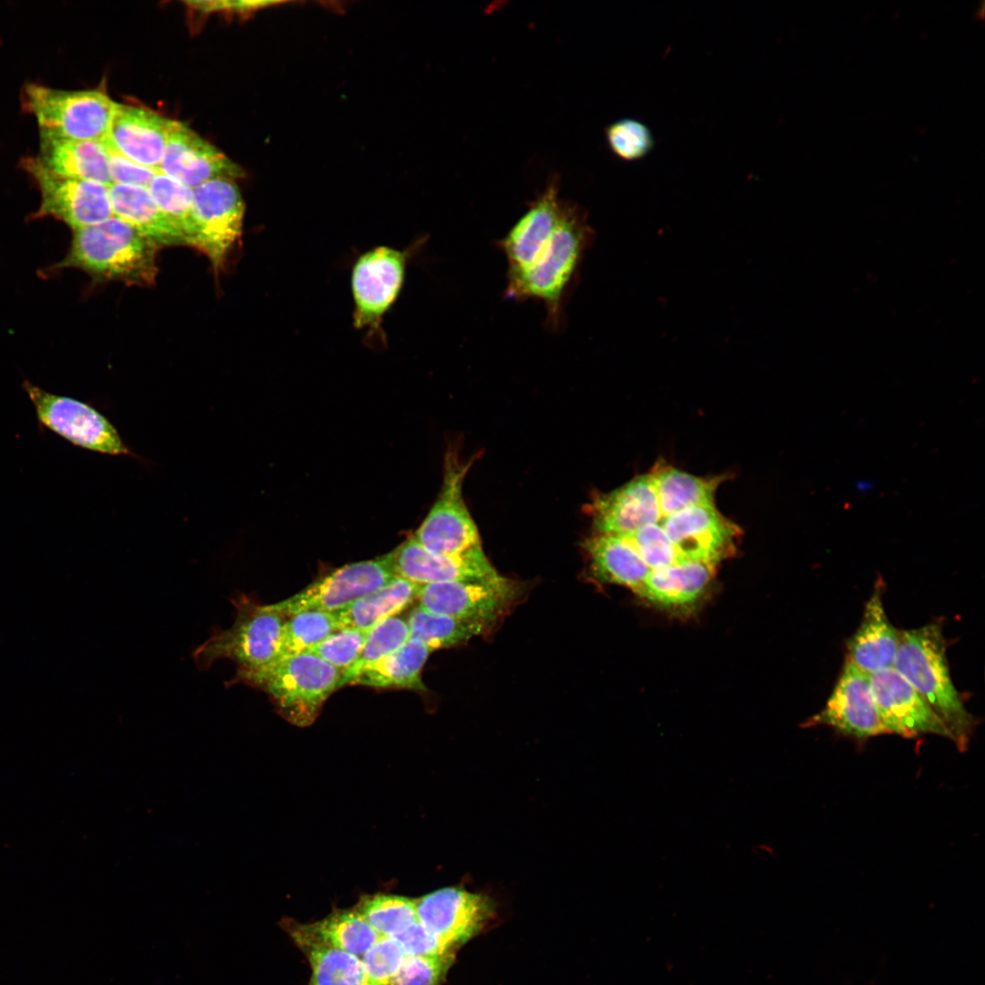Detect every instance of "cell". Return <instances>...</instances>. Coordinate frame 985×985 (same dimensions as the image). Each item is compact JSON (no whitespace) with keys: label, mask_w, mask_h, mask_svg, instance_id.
<instances>
[{"label":"cell","mask_w":985,"mask_h":985,"mask_svg":"<svg viewBox=\"0 0 985 985\" xmlns=\"http://www.w3.org/2000/svg\"><path fill=\"white\" fill-rule=\"evenodd\" d=\"M946 649L939 622L900 630L894 669L915 689L963 752L977 722L952 681Z\"/></svg>","instance_id":"1"},{"label":"cell","mask_w":985,"mask_h":985,"mask_svg":"<svg viewBox=\"0 0 985 985\" xmlns=\"http://www.w3.org/2000/svg\"><path fill=\"white\" fill-rule=\"evenodd\" d=\"M593 236L584 210L565 201L556 228L533 263L519 273L507 275L506 297L542 301L548 326L560 328L565 294Z\"/></svg>","instance_id":"2"},{"label":"cell","mask_w":985,"mask_h":985,"mask_svg":"<svg viewBox=\"0 0 985 985\" xmlns=\"http://www.w3.org/2000/svg\"><path fill=\"white\" fill-rule=\"evenodd\" d=\"M160 245L129 223L112 216L99 223L73 230L67 255L54 269L78 268L98 280L130 285H150L158 273Z\"/></svg>","instance_id":"3"},{"label":"cell","mask_w":985,"mask_h":985,"mask_svg":"<svg viewBox=\"0 0 985 985\" xmlns=\"http://www.w3.org/2000/svg\"><path fill=\"white\" fill-rule=\"evenodd\" d=\"M341 672L310 653L275 659L260 669L236 671L227 685L243 683L264 691L289 722L306 727L337 689Z\"/></svg>","instance_id":"4"},{"label":"cell","mask_w":985,"mask_h":985,"mask_svg":"<svg viewBox=\"0 0 985 985\" xmlns=\"http://www.w3.org/2000/svg\"><path fill=\"white\" fill-rule=\"evenodd\" d=\"M235 617L226 629H217L192 653L198 669H208L220 659L237 665L236 671H250L276 658L285 617L271 605H259L244 595L231 599Z\"/></svg>","instance_id":"5"},{"label":"cell","mask_w":985,"mask_h":985,"mask_svg":"<svg viewBox=\"0 0 985 985\" xmlns=\"http://www.w3.org/2000/svg\"><path fill=\"white\" fill-rule=\"evenodd\" d=\"M21 104L36 118L40 136L103 140L118 102L101 89L65 90L30 82L22 88Z\"/></svg>","instance_id":"6"},{"label":"cell","mask_w":985,"mask_h":985,"mask_svg":"<svg viewBox=\"0 0 985 985\" xmlns=\"http://www.w3.org/2000/svg\"><path fill=\"white\" fill-rule=\"evenodd\" d=\"M423 243L419 240L405 250L380 245L360 254L351 271L353 326L365 336L371 347L386 346L384 316L398 299L406 276L408 263Z\"/></svg>","instance_id":"7"},{"label":"cell","mask_w":985,"mask_h":985,"mask_svg":"<svg viewBox=\"0 0 985 985\" xmlns=\"http://www.w3.org/2000/svg\"><path fill=\"white\" fill-rule=\"evenodd\" d=\"M470 466L471 462L461 461L454 451L447 452L438 498L412 534L432 553L453 557L483 553L477 526L462 495L463 481Z\"/></svg>","instance_id":"8"},{"label":"cell","mask_w":985,"mask_h":985,"mask_svg":"<svg viewBox=\"0 0 985 985\" xmlns=\"http://www.w3.org/2000/svg\"><path fill=\"white\" fill-rule=\"evenodd\" d=\"M21 166L40 192L41 202L35 218L50 216L76 230L113 216L108 186L58 174L37 157L22 159Z\"/></svg>","instance_id":"9"},{"label":"cell","mask_w":985,"mask_h":985,"mask_svg":"<svg viewBox=\"0 0 985 985\" xmlns=\"http://www.w3.org/2000/svg\"><path fill=\"white\" fill-rule=\"evenodd\" d=\"M395 576L391 551L374 559L337 568L297 594L271 607L284 617L306 611L335 613L385 586Z\"/></svg>","instance_id":"10"},{"label":"cell","mask_w":985,"mask_h":985,"mask_svg":"<svg viewBox=\"0 0 985 985\" xmlns=\"http://www.w3.org/2000/svg\"><path fill=\"white\" fill-rule=\"evenodd\" d=\"M23 388L41 424L76 446L109 455H133L114 426L80 400L50 393L29 381Z\"/></svg>","instance_id":"11"},{"label":"cell","mask_w":985,"mask_h":985,"mask_svg":"<svg viewBox=\"0 0 985 985\" xmlns=\"http://www.w3.org/2000/svg\"><path fill=\"white\" fill-rule=\"evenodd\" d=\"M245 204L233 180L216 179L193 189L192 246L219 272L242 234Z\"/></svg>","instance_id":"12"},{"label":"cell","mask_w":985,"mask_h":985,"mask_svg":"<svg viewBox=\"0 0 985 985\" xmlns=\"http://www.w3.org/2000/svg\"><path fill=\"white\" fill-rule=\"evenodd\" d=\"M521 592L520 584L498 574L482 580L422 585L417 598L418 606L428 611L491 627Z\"/></svg>","instance_id":"13"},{"label":"cell","mask_w":985,"mask_h":985,"mask_svg":"<svg viewBox=\"0 0 985 985\" xmlns=\"http://www.w3.org/2000/svg\"><path fill=\"white\" fill-rule=\"evenodd\" d=\"M819 725L859 740L889 733L877 711L869 674L847 658L824 707L802 727Z\"/></svg>","instance_id":"14"},{"label":"cell","mask_w":985,"mask_h":985,"mask_svg":"<svg viewBox=\"0 0 985 985\" xmlns=\"http://www.w3.org/2000/svg\"><path fill=\"white\" fill-rule=\"evenodd\" d=\"M419 922L454 949L477 935L493 912L488 897L445 887L415 900Z\"/></svg>","instance_id":"15"},{"label":"cell","mask_w":985,"mask_h":985,"mask_svg":"<svg viewBox=\"0 0 985 985\" xmlns=\"http://www.w3.org/2000/svg\"><path fill=\"white\" fill-rule=\"evenodd\" d=\"M658 524L683 561L716 565L734 553L738 528L714 505L689 507Z\"/></svg>","instance_id":"16"},{"label":"cell","mask_w":985,"mask_h":985,"mask_svg":"<svg viewBox=\"0 0 985 985\" xmlns=\"http://www.w3.org/2000/svg\"><path fill=\"white\" fill-rule=\"evenodd\" d=\"M160 172L192 188L216 179L234 181L243 169L187 125L172 120Z\"/></svg>","instance_id":"17"},{"label":"cell","mask_w":985,"mask_h":985,"mask_svg":"<svg viewBox=\"0 0 985 985\" xmlns=\"http://www.w3.org/2000/svg\"><path fill=\"white\" fill-rule=\"evenodd\" d=\"M869 678L877 711L889 733L904 738L935 734L951 741L945 725L894 668Z\"/></svg>","instance_id":"18"},{"label":"cell","mask_w":985,"mask_h":985,"mask_svg":"<svg viewBox=\"0 0 985 985\" xmlns=\"http://www.w3.org/2000/svg\"><path fill=\"white\" fill-rule=\"evenodd\" d=\"M597 534L629 535L662 518L649 473L610 493L597 494L589 505Z\"/></svg>","instance_id":"19"},{"label":"cell","mask_w":985,"mask_h":985,"mask_svg":"<svg viewBox=\"0 0 985 985\" xmlns=\"http://www.w3.org/2000/svg\"><path fill=\"white\" fill-rule=\"evenodd\" d=\"M395 575L419 586L455 581H472L498 575L484 552L453 557L432 553L410 535L393 550Z\"/></svg>","instance_id":"20"},{"label":"cell","mask_w":985,"mask_h":985,"mask_svg":"<svg viewBox=\"0 0 985 985\" xmlns=\"http://www.w3.org/2000/svg\"><path fill=\"white\" fill-rule=\"evenodd\" d=\"M555 179L499 242L508 264L507 275L526 269L552 236L565 204Z\"/></svg>","instance_id":"21"},{"label":"cell","mask_w":985,"mask_h":985,"mask_svg":"<svg viewBox=\"0 0 985 985\" xmlns=\"http://www.w3.org/2000/svg\"><path fill=\"white\" fill-rule=\"evenodd\" d=\"M171 121L150 109L118 103L106 140L129 160L159 171Z\"/></svg>","instance_id":"22"},{"label":"cell","mask_w":985,"mask_h":985,"mask_svg":"<svg viewBox=\"0 0 985 985\" xmlns=\"http://www.w3.org/2000/svg\"><path fill=\"white\" fill-rule=\"evenodd\" d=\"M884 587L878 577L860 624L846 642V658L869 675L894 668L899 645L900 630L892 625L885 610Z\"/></svg>","instance_id":"23"},{"label":"cell","mask_w":985,"mask_h":985,"mask_svg":"<svg viewBox=\"0 0 985 985\" xmlns=\"http://www.w3.org/2000/svg\"><path fill=\"white\" fill-rule=\"evenodd\" d=\"M40 161L53 171L75 179L112 184L103 140L40 136Z\"/></svg>","instance_id":"24"},{"label":"cell","mask_w":985,"mask_h":985,"mask_svg":"<svg viewBox=\"0 0 985 985\" xmlns=\"http://www.w3.org/2000/svg\"><path fill=\"white\" fill-rule=\"evenodd\" d=\"M109 193L113 216L161 247L186 244L180 232L162 213L148 187L112 183L109 186Z\"/></svg>","instance_id":"25"},{"label":"cell","mask_w":985,"mask_h":985,"mask_svg":"<svg viewBox=\"0 0 985 985\" xmlns=\"http://www.w3.org/2000/svg\"><path fill=\"white\" fill-rule=\"evenodd\" d=\"M715 565L707 562L684 561L652 569L636 594L663 607L691 604L712 579Z\"/></svg>","instance_id":"26"},{"label":"cell","mask_w":985,"mask_h":985,"mask_svg":"<svg viewBox=\"0 0 985 985\" xmlns=\"http://www.w3.org/2000/svg\"><path fill=\"white\" fill-rule=\"evenodd\" d=\"M584 546L601 582L622 585L636 593L651 571L625 536L596 534Z\"/></svg>","instance_id":"27"},{"label":"cell","mask_w":985,"mask_h":985,"mask_svg":"<svg viewBox=\"0 0 985 985\" xmlns=\"http://www.w3.org/2000/svg\"><path fill=\"white\" fill-rule=\"evenodd\" d=\"M288 933L309 961L310 985H378L368 977L360 958L315 938L299 924L288 926Z\"/></svg>","instance_id":"28"},{"label":"cell","mask_w":985,"mask_h":985,"mask_svg":"<svg viewBox=\"0 0 985 985\" xmlns=\"http://www.w3.org/2000/svg\"><path fill=\"white\" fill-rule=\"evenodd\" d=\"M419 588V585L396 575L385 586L333 613L338 629L370 630L409 606L417 598Z\"/></svg>","instance_id":"29"},{"label":"cell","mask_w":985,"mask_h":985,"mask_svg":"<svg viewBox=\"0 0 985 985\" xmlns=\"http://www.w3.org/2000/svg\"><path fill=\"white\" fill-rule=\"evenodd\" d=\"M662 517L697 505H714L721 477L702 478L658 463L649 472Z\"/></svg>","instance_id":"30"},{"label":"cell","mask_w":985,"mask_h":985,"mask_svg":"<svg viewBox=\"0 0 985 985\" xmlns=\"http://www.w3.org/2000/svg\"><path fill=\"white\" fill-rule=\"evenodd\" d=\"M430 652L420 640L410 638L398 650L367 668L351 685L424 691L426 687L421 680V669Z\"/></svg>","instance_id":"31"},{"label":"cell","mask_w":985,"mask_h":985,"mask_svg":"<svg viewBox=\"0 0 985 985\" xmlns=\"http://www.w3.org/2000/svg\"><path fill=\"white\" fill-rule=\"evenodd\" d=\"M299 926L325 944L358 958L380 938L355 909L336 910L319 921Z\"/></svg>","instance_id":"32"},{"label":"cell","mask_w":985,"mask_h":985,"mask_svg":"<svg viewBox=\"0 0 985 985\" xmlns=\"http://www.w3.org/2000/svg\"><path fill=\"white\" fill-rule=\"evenodd\" d=\"M410 638L425 644L431 651L449 648L483 634L490 626L414 607L407 620Z\"/></svg>","instance_id":"33"},{"label":"cell","mask_w":985,"mask_h":985,"mask_svg":"<svg viewBox=\"0 0 985 985\" xmlns=\"http://www.w3.org/2000/svg\"><path fill=\"white\" fill-rule=\"evenodd\" d=\"M380 937H394L418 921L415 899L376 894L363 897L354 908Z\"/></svg>","instance_id":"34"},{"label":"cell","mask_w":985,"mask_h":985,"mask_svg":"<svg viewBox=\"0 0 985 985\" xmlns=\"http://www.w3.org/2000/svg\"><path fill=\"white\" fill-rule=\"evenodd\" d=\"M337 630L339 629L333 613L306 611L294 615L285 620L282 627L275 659L306 653Z\"/></svg>","instance_id":"35"},{"label":"cell","mask_w":985,"mask_h":985,"mask_svg":"<svg viewBox=\"0 0 985 985\" xmlns=\"http://www.w3.org/2000/svg\"><path fill=\"white\" fill-rule=\"evenodd\" d=\"M148 189L170 223L192 245L194 238L193 189L161 173H157Z\"/></svg>","instance_id":"36"},{"label":"cell","mask_w":985,"mask_h":985,"mask_svg":"<svg viewBox=\"0 0 985 985\" xmlns=\"http://www.w3.org/2000/svg\"><path fill=\"white\" fill-rule=\"evenodd\" d=\"M410 639L407 621L390 617L371 628L356 662L341 674L337 688L352 684L367 668L395 652Z\"/></svg>","instance_id":"37"},{"label":"cell","mask_w":985,"mask_h":985,"mask_svg":"<svg viewBox=\"0 0 985 985\" xmlns=\"http://www.w3.org/2000/svg\"><path fill=\"white\" fill-rule=\"evenodd\" d=\"M605 135L612 153L624 161L644 159L656 144L648 126L633 118L618 119L608 124Z\"/></svg>","instance_id":"38"},{"label":"cell","mask_w":985,"mask_h":985,"mask_svg":"<svg viewBox=\"0 0 985 985\" xmlns=\"http://www.w3.org/2000/svg\"><path fill=\"white\" fill-rule=\"evenodd\" d=\"M369 630L344 628L337 630L306 653L317 656L337 669L341 674L358 659Z\"/></svg>","instance_id":"39"},{"label":"cell","mask_w":985,"mask_h":985,"mask_svg":"<svg viewBox=\"0 0 985 985\" xmlns=\"http://www.w3.org/2000/svg\"><path fill=\"white\" fill-rule=\"evenodd\" d=\"M622 536L630 541L651 570L684 562L658 523Z\"/></svg>","instance_id":"40"},{"label":"cell","mask_w":985,"mask_h":985,"mask_svg":"<svg viewBox=\"0 0 985 985\" xmlns=\"http://www.w3.org/2000/svg\"><path fill=\"white\" fill-rule=\"evenodd\" d=\"M404 953L391 937H380L360 958L368 977L378 985H391Z\"/></svg>","instance_id":"41"},{"label":"cell","mask_w":985,"mask_h":985,"mask_svg":"<svg viewBox=\"0 0 985 985\" xmlns=\"http://www.w3.org/2000/svg\"><path fill=\"white\" fill-rule=\"evenodd\" d=\"M453 960V953L434 957L405 956L391 985H438Z\"/></svg>","instance_id":"42"},{"label":"cell","mask_w":985,"mask_h":985,"mask_svg":"<svg viewBox=\"0 0 985 985\" xmlns=\"http://www.w3.org/2000/svg\"><path fill=\"white\" fill-rule=\"evenodd\" d=\"M392 938L405 956L434 957L453 953V949L426 929L419 920Z\"/></svg>","instance_id":"43"},{"label":"cell","mask_w":985,"mask_h":985,"mask_svg":"<svg viewBox=\"0 0 985 985\" xmlns=\"http://www.w3.org/2000/svg\"><path fill=\"white\" fill-rule=\"evenodd\" d=\"M103 142L107 151L109 171L112 183L148 187L152 178L160 172L156 169L142 166L129 160L114 150L106 138Z\"/></svg>","instance_id":"44"},{"label":"cell","mask_w":985,"mask_h":985,"mask_svg":"<svg viewBox=\"0 0 985 985\" xmlns=\"http://www.w3.org/2000/svg\"><path fill=\"white\" fill-rule=\"evenodd\" d=\"M202 12L228 11L238 14H249L258 9L277 5L278 2L270 1H194L187 2Z\"/></svg>","instance_id":"45"},{"label":"cell","mask_w":985,"mask_h":985,"mask_svg":"<svg viewBox=\"0 0 985 985\" xmlns=\"http://www.w3.org/2000/svg\"><path fill=\"white\" fill-rule=\"evenodd\" d=\"M875 487L874 482L868 480H860L855 482V488L861 493H867Z\"/></svg>","instance_id":"46"}]
</instances>
